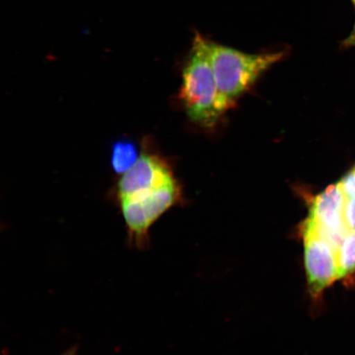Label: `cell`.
Masks as SVG:
<instances>
[{"label":"cell","instance_id":"8fae6325","mask_svg":"<svg viewBox=\"0 0 355 355\" xmlns=\"http://www.w3.org/2000/svg\"><path fill=\"white\" fill-rule=\"evenodd\" d=\"M345 44L348 46H355V25L349 37L345 40Z\"/></svg>","mask_w":355,"mask_h":355},{"label":"cell","instance_id":"ba28073f","mask_svg":"<svg viewBox=\"0 0 355 355\" xmlns=\"http://www.w3.org/2000/svg\"><path fill=\"white\" fill-rule=\"evenodd\" d=\"M339 278L348 276L355 270V232L345 235L339 247L338 252Z\"/></svg>","mask_w":355,"mask_h":355},{"label":"cell","instance_id":"5b68a950","mask_svg":"<svg viewBox=\"0 0 355 355\" xmlns=\"http://www.w3.org/2000/svg\"><path fill=\"white\" fill-rule=\"evenodd\" d=\"M345 201L340 183L331 185L314 198L307 219L337 251L349 233L344 219Z\"/></svg>","mask_w":355,"mask_h":355},{"label":"cell","instance_id":"277c9868","mask_svg":"<svg viewBox=\"0 0 355 355\" xmlns=\"http://www.w3.org/2000/svg\"><path fill=\"white\" fill-rule=\"evenodd\" d=\"M302 230L309 290L311 294L318 296L339 278L338 251L308 220Z\"/></svg>","mask_w":355,"mask_h":355},{"label":"cell","instance_id":"4fadbf2b","mask_svg":"<svg viewBox=\"0 0 355 355\" xmlns=\"http://www.w3.org/2000/svg\"><path fill=\"white\" fill-rule=\"evenodd\" d=\"M352 1L354 2V6H355V0H352Z\"/></svg>","mask_w":355,"mask_h":355},{"label":"cell","instance_id":"30bf717a","mask_svg":"<svg viewBox=\"0 0 355 355\" xmlns=\"http://www.w3.org/2000/svg\"><path fill=\"white\" fill-rule=\"evenodd\" d=\"M340 184L346 198H355V168L340 182Z\"/></svg>","mask_w":355,"mask_h":355},{"label":"cell","instance_id":"9c48e42d","mask_svg":"<svg viewBox=\"0 0 355 355\" xmlns=\"http://www.w3.org/2000/svg\"><path fill=\"white\" fill-rule=\"evenodd\" d=\"M344 219L349 232H355V198H346Z\"/></svg>","mask_w":355,"mask_h":355},{"label":"cell","instance_id":"6da1fadb","mask_svg":"<svg viewBox=\"0 0 355 355\" xmlns=\"http://www.w3.org/2000/svg\"><path fill=\"white\" fill-rule=\"evenodd\" d=\"M180 97L193 121L207 128L215 126L226 106L221 100L213 70L211 41L196 33L183 71Z\"/></svg>","mask_w":355,"mask_h":355},{"label":"cell","instance_id":"3957f363","mask_svg":"<svg viewBox=\"0 0 355 355\" xmlns=\"http://www.w3.org/2000/svg\"><path fill=\"white\" fill-rule=\"evenodd\" d=\"M180 198L179 186L175 181L157 190L119 200L128 243L136 250H146L150 243V228Z\"/></svg>","mask_w":355,"mask_h":355},{"label":"cell","instance_id":"52a82bcc","mask_svg":"<svg viewBox=\"0 0 355 355\" xmlns=\"http://www.w3.org/2000/svg\"><path fill=\"white\" fill-rule=\"evenodd\" d=\"M139 148L131 140L121 139L113 145L111 165L115 173L123 175L139 158Z\"/></svg>","mask_w":355,"mask_h":355},{"label":"cell","instance_id":"7c38bea8","mask_svg":"<svg viewBox=\"0 0 355 355\" xmlns=\"http://www.w3.org/2000/svg\"><path fill=\"white\" fill-rule=\"evenodd\" d=\"M77 347H73L67 350V352L62 355H77Z\"/></svg>","mask_w":355,"mask_h":355},{"label":"cell","instance_id":"7a4b0ae2","mask_svg":"<svg viewBox=\"0 0 355 355\" xmlns=\"http://www.w3.org/2000/svg\"><path fill=\"white\" fill-rule=\"evenodd\" d=\"M211 55L221 100L229 110L261 74L283 59L285 52L247 54L211 42Z\"/></svg>","mask_w":355,"mask_h":355},{"label":"cell","instance_id":"8992f818","mask_svg":"<svg viewBox=\"0 0 355 355\" xmlns=\"http://www.w3.org/2000/svg\"><path fill=\"white\" fill-rule=\"evenodd\" d=\"M175 181L170 167L162 158L145 152L119 181L118 200L148 193Z\"/></svg>","mask_w":355,"mask_h":355}]
</instances>
